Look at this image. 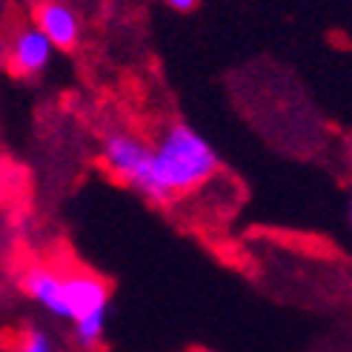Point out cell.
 <instances>
[{"label":"cell","mask_w":352,"mask_h":352,"mask_svg":"<svg viewBox=\"0 0 352 352\" xmlns=\"http://www.w3.org/2000/svg\"><path fill=\"white\" fill-rule=\"evenodd\" d=\"M152 146L157 181L172 204L212 184L221 172V155L212 140L186 120L166 123Z\"/></svg>","instance_id":"cell-1"},{"label":"cell","mask_w":352,"mask_h":352,"mask_svg":"<svg viewBox=\"0 0 352 352\" xmlns=\"http://www.w3.org/2000/svg\"><path fill=\"white\" fill-rule=\"evenodd\" d=\"M100 166L107 169L118 184L132 189L135 195L149 201L152 206H172L169 195L157 181L155 169V146L146 144L138 132H129L123 126L107 129L100 135Z\"/></svg>","instance_id":"cell-2"},{"label":"cell","mask_w":352,"mask_h":352,"mask_svg":"<svg viewBox=\"0 0 352 352\" xmlns=\"http://www.w3.org/2000/svg\"><path fill=\"white\" fill-rule=\"evenodd\" d=\"M55 43L46 38V32L38 23H26L21 26L6 49V60L9 69L21 78H38L52 66V58H55Z\"/></svg>","instance_id":"cell-3"},{"label":"cell","mask_w":352,"mask_h":352,"mask_svg":"<svg viewBox=\"0 0 352 352\" xmlns=\"http://www.w3.org/2000/svg\"><path fill=\"white\" fill-rule=\"evenodd\" d=\"M21 289L29 301H34L52 318L69 321L66 301V272L49 267V263H29L21 272Z\"/></svg>","instance_id":"cell-4"},{"label":"cell","mask_w":352,"mask_h":352,"mask_svg":"<svg viewBox=\"0 0 352 352\" xmlns=\"http://www.w3.org/2000/svg\"><path fill=\"white\" fill-rule=\"evenodd\" d=\"M34 23L46 32V38L55 43L58 52H72L80 43V17L63 0H41L34 9Z\"/></svg>","instance_id":"cell-5"},{"label":"cell","mask_w":352,"mask_h":352,"mask_svg":"<svg viewBox=\"0 0 352 352\" xmlns=\"http://www.w3.org/2000/svg\"><path fill=\"white\" fill-rule=\"evenodd\" d=\"M109 284L92 272L72 270L66 272V301H69V324H75L98 309H109Z\"/></svg>","instance_id":"cell-6"},{"label":"cell","mask_w":352,"mask_h":352,"mask_svg":"<svg viewBox=\"0 0 352 352\" xmlns=\"http://www.w3.org/2000/svg\"><path fill=\"white\" fill-rule=\"evenodd\" d=\"M107 327H109V309H98L92 315H86V318L72 324L75 344L80 349H95L103 341V336H107Z\"/></svg>","instance_id":"cell-7"},{"label":"cell","mask_w":352,"mask_h":352,"mask_svg":"<svg viewBox=\"0 0 352 352\" xmlns=\"http://www.w3.org/2000/svg\"><path fill=\"white\" fill-rule=\"evenodd\" d=\"M17 352H58V349H55V344H52V338L46 336L43 329L32 327L21 336V346H17Z\"/></svg>","instance_id":"cell-8"},{"label":"cell","mask_w":352,"mask_h":352,"mask_svg":"<svg viewBox=\"0 0 352 352\" xmlns=\"http://www.w3.org/2000/svg\"><path fill=\"white\" fill-rule=\"evenodd\" d=\"M161 3L166 6V9H172V12H192V9H195L198 6V0H161Z\"/></svg>","instance_id":"cell-9"},{"label":"cell","mask_w":352,"mask_h":352,"mask_svg":"<svg viewBox=\"0 0 352 352\" xmlns=\"http://www.w3.org/2000/svg\"><path fill=\"white\" fill-rule=\"evenodd\" d=\"M346 215H349V226H352V198H349V212Z\"/></svg>","instance_id":"cell-10"},{"label":"cell","mask_w":352,"mask_h":352,"mask_svg":"<svg viewBox=\"0 0 352 352\" xmlns=\"http://www.w3.org/2000/svg\"><path fill=\"white\" fill-rule=\"evenodd\" d=\"M195 352H209V349H195Z\"/></svg>","instance_id":"cell-11"}]
</instances>
